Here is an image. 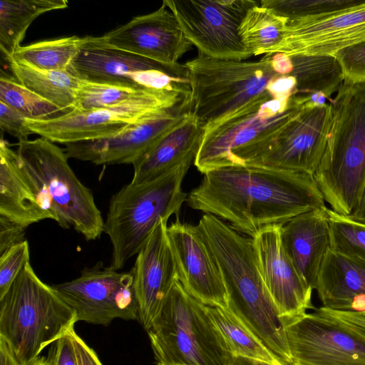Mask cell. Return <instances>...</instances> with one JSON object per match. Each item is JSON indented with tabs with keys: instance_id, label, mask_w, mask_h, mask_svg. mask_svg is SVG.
<instances>
[{
	"instance_id": "obj_1",
	"label": "cell",
	"mask_w": 365,
	"mask_h": 365,
	"mask_svg": "<svg viewBox=\"0 0 365 365\" xmlns=\"http://www.w3.org/2000/svg\"><path fill=\"white\" fill-rule=\"evenodd\" d=\"M186 201L192 209L213 215L251 238L325 207L313 175L252 165L206 172Z\"/></svg>"
},
{
	"instance_id": "obj_2",
	"label": "cell",
	"mask_w": 365,
	"mask_h": 365,
	"mask_svg": "<svg viewBox=\"0 0 365 365\" xmlns=\"http://www.w3.org/2000/svg\"><path fill=\"white\" fill-rule=\"evenodd\" d=\"M194 102V114L205 128L262 101L297 94L288 76L289 57L265 54L260 60L220 59L198 52L185 63Z\"/></svg>"
},
{
	"instance_id": "obj_3",
	"label": "cell",
	"mask_w": 365,
	"mask_h": 365,
	"mask_svg": "<svg viewBox=\"0 0 365 365\" xmlns=\"http://www.w3.org/2000/svg\"><path fill=\"white\" fill-rule=\"evenodd\" d=\"M195 227L221 274L227 309L265 346L280 344L284 324L264 282L252 238L211 214L203 215Z\"/></svg>"
},
{
	"instance_id": "obj_4",
	"label": "cell",
	"mask_w": 365,
	"mask_h": 365,
	"mask_svg": "<svg viewBox=\"0 0 365 365\" xmlns=\"http://www.w3.org/2000/svg\"><path fill=\"white\" fill-rule=\"evenodd\" d=\"M331 106L325 151L313 176L331 210L348 216L365 188V83L343 82Z\"/></svg>"
},
{
	"instance_id": "obj_5",
	"label": "cell",
	"mask_w": 365,
	"mask_h": 365,
	"mask_svg": "<svg viewBox=\"0 0 365 365\" xmlns=\"http://www.w3.org/2000/svg\"><path fill=\"white\" fill-rule=\"evenodd\" d=\"M76 322L73 309L37 276L30 262L0 298V339L21 363L39 356Z\"/></svg>"
},
{
	"instance_id": "obj_6",
	"label": "cell",
	"mask_w": 365,
	"mask_h": 365,
	"mask_svg": "<svg viewBox=\"0 0 365 365\" xmlns=\"http://www.w3.org/2000/svg\"><path fill=\"white\" fill-rule=\"evenodd\" d=\"M191 163L155 180L124 185L109 202L103 232L112 245L111 266L121 269L138 255L162 220L178 217L187 197L182 182Z\"/></svg>"
},
{
	"instance_id": "obj_7",
	"label": "cell",
	"mask_w": 365,
	"mask_h": 365,
	"mask_svg": "<svg viewBox=\"0 0 365 365\" xmlns=\"http://www.w3.org/2000/svg\"><path fill=\"white\" fill-rule=\"evenodd\" d=\"M308 100V94H295L258 102L206 128L195 166L204 174L219 168L250 163L269 149Z\"/></svg>"
},
{
	"instance_id": "obj_8",
	"label": "cell",
	"mask_w": 365,
	"mask_h": 365,
	"mask_svg": "<svg viewBox=\"0 0 365 365\" xmlns=\"http://www.w3.org/2000/svg\"><path fill=\"white\" fill-rule=\"evenodd\" d=\"M21 165L41 193L51 220L73 228L87 241L98 239L104 220L92 191L71 168L65 150L40 137L19 141Z\"/></svg>"
},
{
	"instance_id": "obj_9",
	"label": "cell",
	"mask_w": 365,
	"mask_h": 365,
	"mask_svg": "<svg viewBox=\"0 0 365 365\" xmlns=\"http://www.w3.org/2000/svg\"><path fill=\"white\" fill-rule=\"evenodd\" d=\"M147 332L156 365H227L204 304L179 281Z\"/></svg>"
},
{
	"instance_id": "obj_10",
	"label": "cell",
	"mask_w": 365,
	"mask_h": 365,
	"mask_svg": "<svg viewBox=\"0 0 365 365\" xmlns=\"http://www.w3.org/2000/svg\"><path fill=\"white\" fill-rule=\"evenodd\" d=\"M67 71L81 81L137 90H165L190 86L184 64L167 65L112 47L100 36L83 37Z\"/></svg>"
},
{
	"instance_id": "obj_11",
	"label": "cell",
	"mask_w": 365,
	"mask_h": 365,
	"mask_svg": "<svg viewBox=\"0 0 365 365\" xmlns=\"http://www.w3.org/2000/svg\"><path fill=\"white\" fill-rule=\"evenodd\" d=\"M190 93V86L159 90L115 106L83 111L73 109L53 118H26V123L33 134L64 145L107 138L155 111L175 105Z\"/></svg>"
},
{
	"instance_id": "obj_12",
	"label": "cell",
	"mask_w": 365,
	"mask_h": 365,
	"mask_svg": "<svg viewBox=\"0 0 365 365\" xmlns=\"http://www.w3.org/2000/svg\"><path fill=\"white\" fill-rule=\"evenodd\" d=\"M185 37L198 52L220 59L247 60L252 55L239 34L252 0H164Z\"/></svg>"
},
{
	"instance_id": "obj_13",
	"label": "cell",
	"mask_w": 365,
	"mask_h": 365,
	"mask_svg": "<svg viewBox=\"0 0 365 365\" xmlns=\"http://www.w3.org/2000/svg\"><path fill=\"white\" fill-rule=\"evenodd\" d=\"M75 312L77 322L108 326L115 319H138L133 275L98 262L71 281L51 285Z\"/></svg>"
},
{
	"instance_id": "obj_14",
	"label": "cell",
	"mask_w": 365,
	"mask_h": 365,
	"mask_svg": "<svg viewBox=\"0 0 365 365\" xmlns=\"http://www.w3.org/2000/svg\"><path fill=\"white\" fill-rule=\"evenodd\" d=\"M191 93L175 105L155 111L107 138L65 144L68 158L96 165L133 164L192 112Z\"/></svg>"
},
{
	"instance_id": "obj_15",
	"label": "cell",
	"mask_w": 365,
	"mask_h": 365,
	"mask_svg": "<svg viewBox=\"0 0 365 365\" xmlns=\"http://www.w3.org/2000/svg\"><path fill=\"white\" fill-rule=\"evenodd\" d=\"M292 365H365V336L316 310L286 323Z\"/></svg>"
},
{
	"instance_id": "obj_16",
	"label": "cell",
	"mask_w": 365,
	"mask_h": 365,
	"mask_svg": "<svg viewBox=\"0 0 365 365\" xmlns=\"http://www.w3.org/2000/svg\"><path fill=\"white\" fill-rule=\"evenodd\" d=\"M331 115V104L314 106L308 101L269 149L247 165L314 175L325 151Z\"/></svg>"
},
{
	"instance_id": "obj_17",
	"label": "cell",
	"mask_w": 365,
	"mask_h": 365,
	"mask_svg": "<svg viewBox=\"0 0 365 365\" xmlns=\"http://www.w3.org/2000/svg\"><path fill=\"white\" fill-rule=\"evenodd\" d=\"M100 37L112 47L172 66L178 64L193 46L163 3L158 9L135 16Z\"/></svg>"
},
{
	"instance_id": "obj_18",
	"label": "cell",
	"mask_w": 365,
	"mask_h": 365,
	"mask_svg": "<svg viewBox=\"0 0 365 365\" xmlns=\"http://www.w3.org/2000/svg\"><path fill=\"white\" fill-rule=\"evenodd\" d=\"M281 227H271L252 238L261 274L283 324L314 309L312 289L298 274L286 255L280 238Z\"/></svg>"
},
{
	"instance_id": "obj_19",
	"label": "cell",
	"mask_w": 365,
	"mask_h": 365,
	"mask_svg": "<svg viewBox=\"0 0 365 365\" xmlns=\"http://www.w3.org/2000/svg\"><path fill=\"white\" fill-rule=\"evenodd\" d=\"M365 41V1L313 22L287 21L281 41L265 54L333 56Z\"/></svg>"
},
{
	"instance_id": "obj_20",
	"label": "cell",
	"mask_w": 365,
	"mask_h": 365,
	"mask_svg": "<svg viewBox=\"0 0 365 365\" xmlns=\"http://www.w3.org/2000/svg\"><path fill=\"white\" fill-rule=\"evenodd\" d=\"M162 220L138 253L133 267V287L138 305V320L147 331L160 314L175 283L179 281L167 233Z\"/></svg>"
},
{
	"instance_id": "obj_21",
	"label": "cell",
	"mask_w": 365,
	"mask_h": 365,
	"mask_svg": "<svg viewBox=\"0 0 365 365\" xmlns=\"http://www.w3.org/2000/svg\"><path fill=\"white\" fill-rule=\"evenodd\" d=\"M178 280L185 291L205 305L227 308L228 296L219 269L194 225L176 217L167 228Z\"/></svg>"
},
{
	"instance_id": "obj_22",
	"label": "cell",
	"mask_w": 365,
	"mask_h": 365,
	"mask_svg": "<svg viewBox=\"0 0 365 365\" xmlns=\"http://www.w3.org/2000/svg\"><path fill=\"white\" fill-rule=\"evenodd\" d=\"M327 207L298 215L280 229L283 249L298 274L315 289L324 259L330 249Z\"/></svg>"
},
{
	"instance_id": "obj_23",
	"label": "cell",
	"mask_w": 365,
	"mask_h": 365,
	"mask_svg": "<svg viewBox=\"0 0 365 365\" xmlns=\"http://www.w3.org/2000/svg\"><path fill=\"white\" fill-rule=\"evenodd\" d=\"M0 217L26 228L51 219L43 197L23 170L17 152L0 141Z\"/></svg>"
},
{
	"instance_id": "obj_24",
	"label": "cell",
	"mask_w": 365,
	"mask_h": 365,
	"mask_svg": "<svg viewBox=\"0 0 365 365\" xmlns=\"http://www.w3.org/2000/svg\"><path fill=\"white\" fill-rule=\"evenodd\" d=\"M205 131V123L192 112L133 164L130 183L155 180L181 165L194 162Z\"/></svg>"
},
{
	"instance_id": "obj_25",
	"label": "cell",
	"mask_w": 365,
	"mask_h": 365,
	"mask_svg": "<svg viewBox=\"0 0 365 365\" xmlns=\"http://www.w3.org/2000/svg\"><path fill=\"white\" fill-rule=\"evenodd\" d=\"M315 289L324 308L365 311V263L329 249L322 262Z\"/></svg>"
},
{
	"instance_id": "obj_26",
	"label": "cell",
	"mask_w": 365,
	"mask_h": 365,
	"mask_svg": "<svg viewBox=\"0 0 365 365\" xmlns=\"http://www.w3.org/2000/svg\"><path fill=\"white\" fill-rule=\"evenodd\" d=\"M204 308L227 353L273 364H282L227 308L205 304Z\"/></svg>"
},
{
	"instance_id": "obj_27",
	"label": "cell",
	"mask_w": 365,
	"mask_h": 365,
	"mask_svg": "<svg viewBox=\"0 0 365 365\" xmlns=\"http://www.w3.org/2000/svg\"><path fill=\"white\" fill-rule=\"evenodd\" d=\"M9 63L14 78L26 88L66 113L73 109L81 81L68 71H40Z\"/></svg>"
},
{
	"instance_id": "obj_28",
	"label": "cell",
	"mask_w": 365,
	"mask_h": 365,
	"mask_svg": "<svg viewBox=\"0 0 365 365\" xmlns=\"http://www.w3.org/2000/svg\"><path fill=\"white\" fill-rule=\"evenodd\" d=\"M68 6L66 0H1L0 49L5 57L21 46L26 32L40 15Z\"/></svg>"
},
{
	"instance_id": "obj_29",
	"label": "cell",
	"mask_w": 365,
	"mask_h": 365,
	"mask_svg": "<svg viewBox=\"0 0 365 365\" xmlns=\"http://www.w3.org/2000/svg\"><path fill=\"white\" fill-rule=\"evenodd\" d=\"M289 57L292 66L289 76L294 78L298 94L319 92L329 98L344 82L340 66L333 56Z\"/></svg>"
},
{
	"instance_id": "obj_30",
	"label": "cell",
	"mask_w": 365,
	"mask_h": 365,
	"mask_svg": "<svg viewBox=\"0 0 365 365\" xmlns=\"http://www.w3.org/2000/svg\"><path fill=\"white\" fill-rule=\"evenodd\" d=\"M83 37L71 36L21 46L6 59L40 71H67Z\"/></svg>"
},
{
	"instance_id": "obj_31",
	"label": "cell",
	"mask_w": 365,
	"mask_h": 365,
	"mask_svg": "<svg viewBox=\"0 0 365 365\" xmlns=\"http://www.w3.org/2000/svg\"><path fill=\"white\" fill-rule=\"evenodd\" d=\"M287 21L259 4L247 12L240 24L239 34L252 56L265 54L282 39Z\"/></svg>"
},
{
	"instance_id": "obj_32",
	"label": "cell",
	"mask_w": 365,
	"mask_h": 365,
	"mask_svg": "<svg viewBox=\"0 0 365 365\" xmlns=\"http://www.w3.org/2000/svg\"><path fill=\"white\" fill-rule=\"evenodd\" d=\"M364 0H262L259 4L288 21L313 22L354 7Z\"/></svg>"
},
{
	"instance_id": "obj_33",
	"label": "cell",
	"mask_w": 365,
	"mask_h": 365,
	"mask_svg": "<svg viewBox=\"0 0 365 365\" xmlns=\"http://www.w3.org/2000/svg\"><path fill=\"white\" fill-rule=\"evenodd\" d=\"M0 102L29 119H48L66 113L56 106L26 88L15 78L4 74L0 77Z\"/></svg>"
},
{
	"instance_id": "obj_34",
	"label": "cell",
	"mask_w": 365,
	"mask_h": 365,
	"mask_svg": "<svg viewBox=\"0 0 365 365\" xmlns=\"http://www.w3.org/2000/svg\"><path fill=\"white\" fill-rule=\"evenodd\" d=\"M330 233V250L365 263V224L326 209Z\"/></svg>"
},
{
	"instance_id": "obj_35",
	"label": "cell",
	"mask_w": 365,
	"mask_h": 365,
	"mask_svg": "<svg viewBox=\"0 0 365 365\" xmlns=\"http://www.w3.org/2000/svg\"><path fill=\"white\" fill-rule=\"evenodd\" d=\"M156 91L159 90H137L81 81L73 110L83 111L112 107L145 96Z\"/></svg>"
},
{
	"instance_id": "obj_36",
	"label": "cell",
	"mask_w": 365,
	"mask_h": 365,
	"mask_svg": "<svg viewBox=\"0 0 365 365\" xmlns=\"http://www.w3.org/2000/svg\"><path fill=\"white\" fill-rule=\"evenodd\" d=\"M29 245L25 240L0 255V298L8 291L24 267L29 262Z\"/></svg>"
},
{
	"instance_id": "obj_37",
	"label": "cell",
	"mask_w": 365,
	"mask_h": 365,
	"mask_svg": "<svg viewBox=\"0 0 365 365\" xmlns=\"http://www.w3.org/2000/svg\"><path fill=\"white\" fill-rule=\"evenodd\" d=\"M333 56L340 66L344 83H365V41L343 48Z\"/></svg>"
},
{
	"instance_id": "obj_38",
	"label": "cell",
	"mask_w": 365,
	"mask_h": 365,
	"mask_svg": "<svg viewBox=\"0 0 365 365\" xmlns=\"http://www.w3.org/2000/svg\"><path fill=\"white\" fill-rule=\"evenodd\" d=\"M26 117L0 102V128L13 137L18 138L19 141L28 140V136L33 134L26 123Z\"/></svg>"
},
{
	"instance_id": "obj_39",
	"label": "cell",
	"mask_w": 365,
	"mask_h": 365,
	"mask_svg": "<svg viewBox=\"0 0 365 365\" xmlns=\"http://www.w3.org/2000/svg\"><path fill=\"white\" fill-rule=\"evenodd\" d=\"M70 331L53 344L48 356L50 365H78Z\"/></svg>"
},
{
	"instance_id": "obj_40",
	"label": "cell",
	"mask_w": 365,
	"mask_h": 365,
	"mask_svg": "<svg viewBox=\"0 0 365 365\" xmlns=\"http://www.w3.org/2000/svg\"><path fill=\"white\" fill-rule=\"evenodd\" d=\"M26 228L0 217V255L11 247L23 242Z\"/></svg>"
},
{
	"instance_id": "obj_41",
	"label": "cell",
	"mask_w": 365,
	"mask_h": 365,
	"mask_svg": "<svg viewBox=\"0 0 365 365\" xmlns=\"http://www.w3.org/2000/svg\"><path fill=\"white\" fill-rule=\"evenodd\" d=\"M317 312L336 319L365 336V311H337L321 307Z\"/></svg>"
},
{
	"instance_id": "obj_42",
	"label": "cell",
	"mask_w": 365,
	"mask_h": 365,
	"mask_svg": "<svg viewBox=\"0 0 365 365\" xmlns=\"http://www.w3.org/2000/svg\"><path fill=\"white\" fill-rule=\"evenodd\" d=\"M78 365H103L96 352L73 329L70 331Z\"/></svg>"
},
{
	"instance_id": "obj_43",
	"label": "cell",
	"mask_w": 365,
	"mask_h": 365,
	"mask_svg": "<svg viewBox=\"0 0 365 365\" xmlns=\"http://www.w3.org/2000/svg\"><path fill=\"white\" fill-rule=\"evenodd\" d=\"M0 365H50L48 357L39 356L28 363L16 359L6 343L0 339Z\"/></svg>"
},
{
	"instance_id": "obj_44",
	"label": "cell",
	"mask_w": 365,
	"mask_h": 365,
	"mask_svg": "<svg viewBox=\"0 0 365 365\" xmlns=\"http://www.w3.org/2000/svg\"><path fill=\"white\" fill-rule=\"evenodd\" d=\"M227 365H283L228 354Z\"/></svg>"
},
{
	"instance_id": "obj_45",
	"label": "cell",
	"mask_w": 365,
	"mask_h": 365,
	"mask_svg": "<svg viewBox=\"0 0 365 365\" xmlns=\"http://www.w3.org/2000/svg\"><path fill=\"white\" fill-rule=\"evenodd\" d=\"M348 217L355 221L365 224V188L358 205Z\"/></svg>"
}]
</instances>
